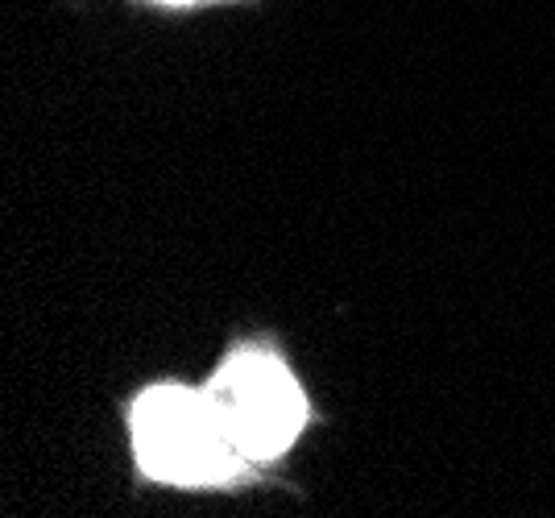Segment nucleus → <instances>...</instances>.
I'll return each mask as SVG.
<instances>
[{
  "label": "nucleus",
  "instance_id": "nucleus-1",
  "mask_svg": "<svg viewBox=\"0 0 555 518\" xmlns=\"http://www.w3.org/2000/svg\"><path fill=\"white\" fill-rule=\"evenodd\" d=\"M133 448L138 465L154 481L211 485L229 481L249 461L236 452L208 390L154 386L133 406Z\"/></svg>",
  "mask_w": 555,
  "mask_h": 518
},
{
  "label": "nucleus",
  "instance_id": "nucleus-2",
  "mask_svg": "<svg viewBox=\"0 0 555 518\" xmlns=\"http://www.w3.org/2000/svg\"><path fill=\"white\" fill-rule=\"evenodd\" d=\"M208 399L229 427L232 444L245 461H270L295 444L307 402L299 381L274 353L241 349L208 381Z\"/></svg>",
  "mask_w": 555,
  "mask_h": 518
}]
</instances>
